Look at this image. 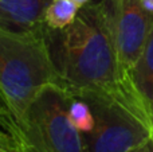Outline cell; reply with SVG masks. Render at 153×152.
Here are the masks:
<instances>
[{
  "instance_id": "1",
  "label": "cell",
  "mask_w": 153,
  "mask_h": 152,
  "mask_svg": "<svg viewBox=\"0 0 153 152\" xmlns=\"http://www.w3.org/2000/svg\"><path fill=\"white\" fill-rule=\"evenodd\" d=\"M46 38L59 85L73 96L129 80L122 72L105 0L82 5L75 20L63 30L46 26Z\"/></svg>"
},
{
  "instance_id": "2",
  "label": "cell",
  "mask_w": 153,
  "mask_h": 152,
  "mask_svg": "<svg viewBox=\"0 0 153 152\" xmlns=\"http://www.w3.org/2000/svg\"><path fill=\"white\" fill-rule=\"evenodd\" d=\"M51 85H59L46 38V24L27 32L0 30V102L13 123Z\"/></svg>"
},
{
  "instance_id": "3",
  "label": "cell",
  "mask_w": 153,
  "mask_h": 152,
  "mask_svg": "<svg viewBox=\"0 0 153 152\" xmlns=\"http://www.w3.org/2000/svg\"><path fill=\"white\" fill-rule=\"evenodd\" d=\"M75 97L89 104L94 128L82 133L83 152H130L153 133V123L130 80Z\"/></svg>"
},
{
  "instance_id": "4",
  "label": "cell",
  "mask_w": 153,
  "mask_h": 152,
  "mask_svg": "<svg viewBox=\"0 0 153 152\" xmlns=\"http://www.w3.org/2000/svg\"><path fill=\"white\" fill-rule=\"evenodd\" d=\"M71 97L61 85H51L30 105L20 123H13L4 108L0 127L12 133L20 152H83L82 133L69 115Z\"/></svg>"
},
{
  "instance_id": "5",
  "label": "cell",
  "mask_w": 153,
  "mask_h": 152,
  "mask_svg": "<svg viewBox=\"0 0 153 152\" xmlns=\"http://www.w3.org/2000/svg\"><path fill=\"white\" fill-rule=\"evenodd\" d=\"M114 31L122 72L129 77L140 57L153 22L143 0H105Z\"/></svg>"
},
{
  "instance_id": "6",
  "label": "cell",
  "mask_w": 153,
  "mask_h": 152,
  "mask_svg": "<svg viewBox=\"0 0 153 152\" xmlns=\"http://www.w3.org/2000/svg\"><path fill=\"white\" fill-rule=\"evenodd\" d=\"M53 0H0V30L27 32L45 26V12Z\"/></svg>"
},
{
  "instance_id": "7",
  "label": "cell",
  "mask_w": 153,
  "mask_h": 152,
  "mask_svg": "<svg viewBox=\"0 0 153 152\" xmlns=\"http://www.w3.org/2000/svg\"><path fill=\"white\" fill-rule=\"evenodd\" d=\"M129 80L153 123V24L143 51L129 73Z\"/></svg>"
},
{
  "instance_id": "8",
  "label": "cell",
  "mask_w": 153,
  "mask_h": 152,
  "mask_svg": "<svg viewBox=\"0 0 153 152\" xmlns=\"http://www.w3.org/2000/svg\"><path fill=\"white\" fill-rule=\"evenodd\" d=\"M79 5L74 0H53L45 12V24L53 30H63L75 20Z\"/></svg>"
},
{
  "instance_id": "9",
  "label": "cell",
  "mask_w": 153,
  "mask_h": 152,
  "mask_svg": "<svg viewBox=\"0 0 153 152\" xmlns=\"http://www.w3.org/2000/svg\"><path fill=\"white\" fill-rule=\"evenodd\" d=\"M69 115L73 124L81 133H89L94 128V116L89 104L79 97L73 96L69 107Z\"/></svg>"
},
{
  "instance_id": "10",
  "label": "cell",
  "mask_w": 153,
  "mask_h": 152,
  "mask_svg": "<svg viewBox=\"0 0 153 152\" xmlns=\"http://www.w3.org/2000/svg\"><path fill=\"white\" fill-rule=\"evenodd\" d=\"M0 152H20L12 133L3 127L0 128Z\"/></svg>"
},
{
  "instance_id": "11",
  "label": "cell",
  "mask_w": 153,
  "mask_h": 152,
  "mask_svg": "<svg viewBox=\"0 0 153 152\" xmlns=\"http://www.w3.org/2000/svg\"><path fill=\"white\" fill-rule=\"evenodd\" d=\"M130 152H153V133L151 135L149 139H146L145 142L141 143L140 145L133 148Z\"/></svg>"
},
{
  "instance_id": "12",
  "label": "cell",
  "mask_w": 153,
  "mask_h": 152,
  "mask_svg": "<svg viewBox=\"0 0 153 152\" xmlns=\"http://www.w3.org/2000/svg\"><path fill=\"white\" fill-rule=\"evenodd\" d=\"M143 3H144V8H145L149 18H151L153 22V0H143Z\"/></svg>"
},
{
  "instance_id": "13",
  "label": "cell",
  "mask_w": 153,
  "mask_h": 152,
  "mask_svg": "<svg viewBox=\"0 0 153 152\" xmlns=\"http://www.w3.org/2000/svg\"><path fill=\"white\" fill-rule=\"evenodd\" d=\"M74 1H75L78 5H79V7H82V5L87 4V3H89V1H91V0H74Z\"/></svg>"
},
{
  "instance_id": "14",
  "label": "cell",
  "mask_w": 153,
  "mask_h": 152,
  "mask_svg": "<svg viewBox=\"0 0 153 152\" xmlns=\"http://www.w3.org/2000/svg\"><path fill=\"white\" fill-rule=\"evenodd\" d=\"M1 110H3V108H0V113H1Z\"/></svg>"
}]
</instances>
